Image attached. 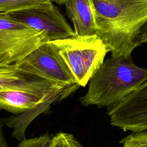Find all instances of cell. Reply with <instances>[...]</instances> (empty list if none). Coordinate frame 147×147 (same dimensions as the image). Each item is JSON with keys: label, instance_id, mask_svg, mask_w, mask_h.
<instances>
[{"label": "cell", "instance_id": "ac0fdd59", "mask_svg": "<svg viewBox=\"0 0 147 147\" xmlns=\"http://www.w3.org/2000/svg\"><path fill=\"white\" fill-rule=\"evenodd\" d=\"M51 1H52V2L56 3H57V4L61 5L64 4L67 0H51Z\"/></svg>", "mask_w": 147, "mask_h": 147}, {"label": "cell", "instance_id": "5bb4252c", "mask_svg": "<svg viewBox=\"0 0 147 147\" xmlns=\"http://www.w3.org/2000/svg\"><path fill=\"white\" fill-rule=\"evenodd\" d=\"M147 43V22L142 27L135 39V44L137 47Z\"/></svg>", "mask_w": 147, "mask_h": 147}, {"label": "cell", "instance_id": "4fadbf2b", "mask_svg": "<svg viewBox=\"0 0 147 147\" xmlns=\"http://www.w3.org/2000/svg\"><path fill=\"white\" fill-rule=\"evenodd\" d=\"M51 136L49 133L29 139H24L17 147H48Z\"/></svg>", "mask_w": 147, "mask_h": 147}, {"label": "cell", "instance_id": "8fae6325", "mask_svg": "<svg viewBox=\"0 0 147 147\" xmlns=\"http://www.w3.org/2000/svg\"><path fill=\"white\" fill-rule=\"evenodd\" d=\"M51 2V0H0V12L43 7Z\"/></svg>", "mask_w": 147, "mask_h": 147}, {"label": "cell", "instance_id": "7a4b0ae2", "mask_svg": "<svg viewBox=\"0 0 147 147\" xmlns=\"http://www.w3.org/2000/svg\"><path fill=\"white\" fill-rule=\"evenodd\" d=\"M147 79V69L140 67L131 56L107 58L90 80L86 94L80 98L84 106L110 108Z\"/></svg>", "mask_w": 147, "mask_h": 147}, {"label": "cell", "instance_id": "9a60e30c", "mask_svg": "<svg viewBox=\"0 0 147 147\" xmlns=\"http://www.w3.org/2000/svg\"><path fill=\"white\" fill-rule=\"evenodd\" d=\"M126 138L135 140L140 143L147 144V130L138 133L132 132Z\"/></svg>", "mask_w": 147, "mask_h": 147}, {"label": "cell", "instance_id": "8992f818", "mask_svg": "<svg viewBox=\"0 0 147 147\" xmlns=\"http://www.w3.org/2000/svg\"><path fill=\"white\" fill-rule=\"evenodd\" d=\"M107 109L112 126L134 133L147 130V79Z\"/></svg>", "mask_w": 147, "mask_h": 147}, {"label": "cell", "instance_id": "e0dca14e", "mask_svg": "<svg viewBox=\"0 0 147 147\" xmlns=\"http://www.w3.org/2000/svg\"><path fill=\"white\" fill-rule=\"evenodd\" d=\"M0 147H9L5 138L0 122Z\"/></svg>", "mask_w": 147, "mask_h": 147}, {"label": "cell", "instance_id": "52a82bcc", "mask_svg": "<svg viewBox=\"0 0 147 147\" xmlns=\"http://www.w3.org/2000/svg\"><path fill=\"white\" fill-rule=\"evenodd\" d=\"M9 13L18 21L45 33L49 41L76 36L64 15L52 1L43 7Z\"/></svg>", "mask_w": 147, "mask_h": 147}, {"label": "cell", "instance_id": "2e32d148", "mask_svg": "<svg viewBox=\"0 0 147 147\" xmlns=\"http://www.w3.org/2000/svg\"><path fill=\"white\" fill-rule=\"evenodd\" d=\"M119 142L123 144V147H147V144L140 143L133 140L128 139L125 137Z\"/></svg>", "mask_w": 147, "mask_h": 147}, {"label": "cell", "instance_id": "3957f363", "mask_svg": "<svg viewBox=\"0 0 147 147\" xmlns=\"http://www.w3.org/2000/svg\"><path fill=\"white\" fill-rule=\"evenodd\" d=\"M69 68L76 84L85 87L105 61L108 51L95 34L51 41Z\"/></svg>", "mask_w": 147, "mask_h": 147}, {"label": "cell", "instance_id": "7c38bea8", "mask_svg": "<svg viewBox=\"0 0 147 147\" xmlns=\"http://www.w3.org/2000/svg\"><path fill=\"white\" fill-rule=\"evenodd\" d=\"M48 147H83L71 134L60 132L53 136Z\"/></svg>", "mask_w": 147, "mask_h": 147}, {"label": "cell", "instance_id": "6da1fadb", "mask_svg": "<svg viewBox=\"0 0 147 147\" xmlns=\"http://www.w3.org/2000/svg\"><path fill=\"white\" fill-rule=\"evenodd\" d=\"M95 34L111 56H130L147 22V0H88Z\"/></svg>", "mask_w": 147, "mask_h": 147}, {"label": "cell", "instance_id": "ba28073f", "mask_svg": "<svg viewBox=\"0 0 147 147\" xmlns=\"http://www.w3.org/2000/svg\"><path fill=\"white\" fill-rule=\"evenodd\" d=\"M64 88H65L56 86L36 74L21 69L16 64L0 65V91L48 95Z\"/></svg>", "mask_w": 147, "mask_h": 147}, {"label": "cell", "instance_id": "9c48e42d", "mask_svg": "<svg viewBox=\"0 0 147 147\" xmlns=\"http://www.w3.org/2000/svg\"><path fill=\"white\" fill-rule=\"evenodd\" d=\"M79 87V86L76 84L48 95L21 91H0V110H4L14 114H20L37 107L51 97L62 96L65 98Z\"/></svg>", "mask_w": 147, "mask_h": 147}, {"label": "cell", "instance_id": "30bf717a", "mask_svg": "<svg viewBox=\"0 0 147 147\" xmlns=\"http://www.w3.org/2000/svg\"><path fill=\"white\" fill-rule=\"evenodd\" d=\"M64 4L67 15L72 22L76 36L95 34L93 16L88 0H67Z\"/></svg>", "mask_w": 147, "mask_h": 147}, {"label": "cell", "instance_id": "277c9868", "mask_svg": "<svg viewBox=\"0 0 147 147\" xmlns=\"http://www.w3.org/2000/svg\"><path fill=\"white\" fill-rule=\"evenodd\" d=\"M48 41L45 33L0 12V65L17 64Z\"/></svg>", "mask_w": 147, "mask_h": 147}, {"label": "cell", "instance_id": "5b68a950", "mask_svg": "<svg viewBox=\"0 0 147 147\" xmlns=\"http://www.w3.org/2000/svg\"><path fill=\"white\" fill-rule=\"evenodd\" d=\"M16 64L21 69L61 88L78 84L58 50L51 41L42 44Z\"/></svg>", "mask_w": 147, "mask_h": 147}]
</instances>
